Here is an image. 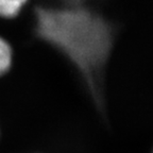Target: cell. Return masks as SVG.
<instances>
[{
    "mask_svg": "<svg viewBox=\"0 0 153 153\" xmlns=\"http://www.w3.org/2000/svg\"><path fill=\"white\" fill-rule=\"evenodd\" d=\"M35 33L76 66L88 88L100 98L102 71L114 42L113 27L91 10L78 7H38Z\"/></svg>",
    "mask_w": 153,
    "mask_h": 153,
    "instance_id": "6da1fadb",
    "label": "cell"
},
{
    "mask_svg": "<svg viewBox=\"0 0 153 153\" xmlns=\"http://www.w3.org/2000/svg\"><path fill=\"white\" fill-rule=\"evenodd\" d=\"M27 1L28 0H0V17H16Z\"/></svg>",
    "mask_w": 153,
    "mask_h": 153,
    "instance_id": "7a4b0ae2",
    "label": "cell"
},
{
    "mask_svg": "<svg viewBox=\"0 0 153 153\" xmlns=\"http://www.w3.org/2000/svg\"><path fill=\"white\" fill-rule=\"evenodd\" d=\"M13 62V51L5 39L0 37V76L10 70Z\"/></svg>",
    "mask_w": 153,
    "mask_h": 153,
    "instance_id": "3957f363",
    "label": "cell"
}]
</instances>
